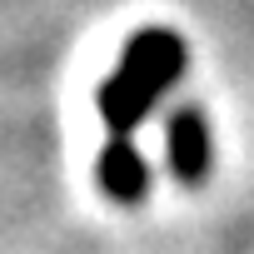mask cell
<instances>
[{
  "label": "cell",
  "instance_id": "cell-3",
  "mask_svg": "<svg viewBox=\"0 0 254 254\" xmlns=\"http://www.w3.org/2000/svg\"><path fill=\"white\" fill-rule=\"evenodd\" d=\"M95 185L115 204H140L150 194V165H145V155H140V145L130 135H110L105 140V150L95 160Z\"/></svg>",
  "mask_w": 254,
  "mask_h": 254
},
{
  "label": "cell",
  "instance_id": "cell-1",
  "mask_svg": "<svg viewBox=\"0 0 254 254\" xmlns=\"http://www.w3.org/2000/svg\"><path fill=\"white\" fill-rule=\"evenodd\" d=\"M185 60H190V50H185V35L180 30H165V25L135 30L130 40L120 45L115 70L95 90V110L105 120V130L135 140V130L150 120V110L180 85Z\"/></svg>",
  "mask_w": 254,
  "mask_h": 254
},
{
  "label": "cell",
  "instance_id": "cell-2",
  "mask_svg": "<svg viewBox=\"0 0 254 254\" xmlns=\"http://www.w3.org/2000/svg\"><path fill=\"white\" fill-rule=\"evenodd\" d=\"M165 165L185 190H199L214 165V140H209V115L199 105H180L165 120Z\"/></svg>",
  "mask_w": 254,
  "mask_h": 254
}]
</instances>
